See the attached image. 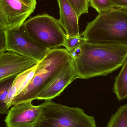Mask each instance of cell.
<instances>
[{
  "label": "cell",
  "mask_w": 127,
  "mask_h": 127,
  "mask_svg": "<svg viewBox=\"0 0 127 127\" xmlns=\"http://www.w3.org/2000/svg\"><path fill=\"white\" fill-rule=\"evenodd\" d=\"M28 35L40 45L50 50L64 46L66 35L59 20L47 14L38 15L24 23Z\"/></svg>",
  "instance_id": "5"
},
{
  "label": "cell",
  "mask_w": 127,
  "mask_h": 127,
  "mask_svg": "<svg viewBox=\"0 0 127 127\" xmlns=\"http://www.w3.org/2000/svg\"><path fill=\"white\" fill-rule=\"evenodd\" d=\"M32 69V68L17 75L14 80L9 90L5 101V103L7 108L9 109L11 106V104L12 101L18 95V92L22 84Z\"/></svg>",
  "instance_id": "14"
},
{
  "label": "cell",
  "mask_w": 127,
  "mask_h": 127,
  "mask_svg": "<svg viewBox=\"0 0 127 127\" xmlns=\"http://www.w3.org/2000/svg\"><path fill=\"white\" fill-rule=\"evenodd\" d=\"M81 47V55L73 60L75 79L107 75L122 66L127 59V46L125 45L86 42Z\"/></svg>",
  "instance_id": "1"
},
{
  "label": "cell",
  "mask_w": 127,
  "mask_h": 127,
  "mask_svg": "<svg viewBox=\"0 0 127 127\" xmlns=\"http://www.w3.org/2000/svg\"><path fill=\"white\" fill-rule=\"evenodd\" d=\"M72 60L66 49L51 50L44 59L39 62L30 82L12 101L11 106L36 100L39 93L64 66Z\"/></svg>",
  "instance_id": "3"
},
{
  "label": "cell",
  "mask_w": 127,
  "mask_h": 127,
  "mask_svg": "<svg viewBox=\"0 0 127 127\" xmlns=\"http://www.w3.org/2000/svg\"><path fill=\"white\" fill-rule=\"evenodd\" d=\"M78 17L85 13H88L89 0H67Z\"/></svg>",
  "instance_id": "17"
},
{
  "label": "cell",
  "mask_w": 127,
  "mask_h": 127,
  "mask_svg": "<svg viewBox=\"0 0 127 127\" xmlns=\"http://www.w3.org/2000/svg\"><path fill=\"white\" fill-rule=\"evenodd\" d=\"M36 0H0V28H19L35 10Z\"/></svg>",
  "instance_id": "7"
},
{
  "label": "cell",
  "mask_w": 127,
  "mask_h": 127,
  "mask_svg": "<svg viewBox=\"0 0 127 127\" xmlns=\"http://www.w3.org/2000/svg\"><path fill=\"white\" fill-rule=\"evenodd\" d=\"M113 91L119 100L127 98V59L115 78Z\"/></svg>",
  "instance_id": "12"
},
{
  "label": "cell",
  "mask_w": 127,
  "mask_h": 127,
  "mask_svg": "<svg viewBox=\"0 0 127 127\" xmlns=\"http://www.w3.org/2000/svg\"><path fill=\"white\" fill-rule=\"evenodd\" d=\"M17 75L10 76L0 81V114H7L9 109L5 103L9 90Z\"/></svg>",
  "instance_id": "13"
},
{
  "label": "cell",
  "mask_w": 127,
  "mask_h": 127,
  "mask_svg": "<svg viewBox=\"0 0 127 127\" xmlns=\"http://www.w3.org/2000/svg\"><path fill=\"white\" fill-rule=\"evenodd\" d=\"M5 32L6 51L15 53L39 62L51 50L40 45L30 37L24 24L18 29Z\"/></svg>",
  "instance_id": "6"
},
{
  "label": "cell",
  "mask_w": 127,
  "mask_h": 127,
  "mask_svg": "<svg viewBox=\"0 0 127 127\" xmlns=\"http://www.w3.org/2000/svg\"><path fill=\"white\" fill-rule=\"evenodd\" d=\"M75 70L74 60L66 64L54 76L37 95L36 99L52 100L60 95L75 80Z\"/></svg>",
  "instance_id": "9"
},
{
  "label": "cell",
  "mask_w": 127,
  "mask_h": 127,
  "mask_svg": "<svg viewBox=\"0 0 127 127\" xmlns=\"http://www.w3.org/2000/svg\"><path fill=\"white\" fill-rule=\"evenodd\" d=\"M38 62L10 51L0 54V81L18 75L35 66Z\"/></svg>",
  "instance_id": "10"
},
{
  "label": "cell",
  "mask_w": 127,
  "mask_h": 127,
  "mask_svg": "<svg viewBox=\"0 0 127 127\" xmlns=\"http://www.w3.org/2000/svg\"><path fill=\"white\" fill-rule=\"evenodd\" d=\"M59 7L60 24L68 36H80L79 19L67 0H58Z\"/></svg>",
  "instance_id": "11"
},
{
  "label": "cell",
  "mask_w": 127,
  "mask_h": 127,
  "mask_svg": "<svg viewBox=\"0 0 127 127\" xmlns=\"http://www.w3.org/2000/svg\"><path fill=\"white\" fill-rule=\"evenodd\" d=\"M115 8L127 12V0H110Z\"/></svg>",
  "instance_id": "20"
},
{
  "label": "cell",
  "mask_w": 127,
  "mask_h": 127,
  "mask_svg": "<svg viewBox=\"0 0 127 127\" xmlns=\"http://www.w3.org/2000/svg\"><path fill=\"white\" fill-rule=\"evenodd\" d=\"M86 42V39L83 37H81V36L72 37L66 35L64 47L69 51L73 48L81 46Z\"/></svg>",
  "instance_id": "18"
},
{
  "label": "cell",
  "mask_w": 127,
  "mask_h": 127,
  "mask_svg": "<svg viewBox=\"0 0 127 127\" xmlns=\"http://www.w3.org/2000/svg\"><path fill=\"white\" fill-rule=\"evenodd\" d=\"M32 101L13 105L9 110L4 122L6 127H33L40 113L39 105Z\"/></svg>",
  "instance_id": "8"
},
{
  "label": "cell",
  "mask_w": 127,
  "mask_h": 127,
  "mask_svg": "<svg viewBox=\"0 0 127 127\" xmlns=\"http://www.w3.org/2000/svg\"><path fill=\"white\" fill-rule=\"evenodd\" d=\"M40 113L33 127H96L94 117L78 107L47 100L39 105Z\"/></svg>",
  "instance_id": "4"
},
{
  "label": "cell",
  "mask_w": 127,
  "mask_h": 127,
  "mask_svg": "<svg viewBox=\"0 0 127 127\" xmlns=\"http://www.w3.org/2000/svg\"><path fill=\"white\" fill-rule=\"evenodd\" d=\"M81 36L92 44L127 46V12L115 8L99 13Z\"/></svg>",
  "instance_id": "2"
},
{
  "label": "cell",
  "mask_w": 127,
  "mask_h": 127,
  "mask_svg": "<svg viewBox=\"0 0 127 127\" xmlns=\"http://www.w3.org/2000/svg\"><path fill=\"white\" fill-rule=\"evenodd\" d=\"M6 32L0 28V54L6 51Z\"/></svg>",
  "instance_id": "19"
},
{
  "label": "cell",
  "mask_w": 127,
  "mask_h": 127,
  "mask_svg": "<svg viewBox=\"0 0 127 127\" xmlns=\"http://www.w3.org/2000/svg\"><path fill=\"white\" fill-rule=\"evenodd\" d=\"M90 5L98 13L115 9L110 0H89Z\"/></svg>",
  "instance_id": "16"
},
{
  "label": "cell",
  "mask_w": 127,
  "mask_h": 127,
  "mask_svg": "<svg viewBox=\"0 0 127 127\" xmlns=\"http://www.w3.org/2000/svg\"><path fill=\"white\" fill-rule=\"evenodd\" d=\"M107 127H127V104L118 109L112 116Z\"/></svg>",
  "instance_id": "15"
},
{
  "label": "cell",
  "mask_w": 127,
  "mask_h": 127,
  "mask_svg": "<svg viewBox=\"0 0 127 127\" xmlns=\"http://www.w3.org/2000/svg\"><path fill=\"white\" fill-rule=\"evenodd\" d=\"M68 51L72 58V59H75L79 57L82 53V50L81 45L73 48Z\"/></svg>",
  "instance_id": "21"
}]
</instances>
